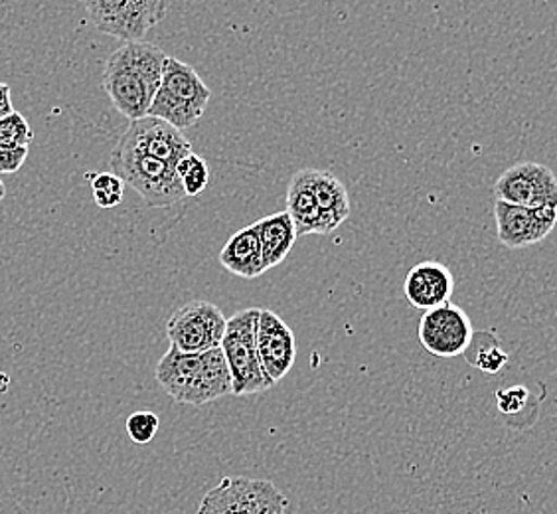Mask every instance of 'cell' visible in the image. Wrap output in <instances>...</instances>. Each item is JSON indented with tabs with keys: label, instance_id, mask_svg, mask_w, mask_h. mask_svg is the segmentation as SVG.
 <instances>
[{
	"label": "cell",
	"instance_id": "ba28073f",
	"mask_svg": "<svg viewBox=\"0 0 557 514\" xmlns=\"http://www.w3.org/2000/svg\"><path fill=\"white\" fill-rule=\"evenodd\" d=\"M227 317L210 301H193L172 313L166 336L172 348L183 354H202L222 346Z\"/></svg>",
	"mask_w": 557,
	"mask_h": 514
},
{
	"label": "cell",
	"instance_id": "44dd1931",
	"mask_svg": "<svg viewBox=\"0 0 557 514\" xmlns=\"http://www.w3.org/2000/svg\"><path fill=\"white\" fill-rule=\"evenodd\" d=\"M33 140V127L18 111H14L9 118L0 119V149H30Z\"/></svg>",
	"mask_w": 557,
	"mask_h": 514
},
{
	"label": "cell",
	"instance_id": "e0dca14e",
	"mask_svg": "<svg viewBox=\"0 0 557 514\" xmlns=\"http://www.w3.org/2000/svg\"><path fill=\"white\" fill-rule=\"evenodd\" d=\"M285 212L290 216L295 230H297V236H307V234L326 236L321 208H319V203H317L309 181L305 176V169L295 172L290 179Z\"/></svg>",
	"mask_w": 557,
	"mask_h": 514
},
{
	"label": "cell",
	"instance_id": "2e32d148",
	"mask_svg": "<svg viewBox=\"0 0 557 514\" xmlns=\"http://www.w3.org/2000/svg\"><path fill=\"white\" fill-rule=\"evenodd\" d=\"M305 176L309 181L312 194L321 208L322 222L326 228V234H333L336 228H341L346 218L350 216V196L348 191L333 172L305 169Z\"/></svg>",
	"mask_w": 557,
	"mask_h": 514
},
{
	"label": "cell",
	"instance_id": "ffe728a7",
	"mask_svg": "<svg viewBox=\"0 0 557 514\" xmlns=\"http://www.w3.org/2000/svg\"><path fill=\"white\" fill-rule=\"evenodd\" d=\"M176 174H178V179H181L186 198L205 193L208 181H210L208 164H206L205 159H202L200 155H196V152L186 155L183 161L176 164Z\"/></svg>",
	"mask_w": 557,
	"mask_h": 514
},
{
	"label": "cell",
	"instance_id": "277c9868",
	"mask_svg": "<svg viewBox=\"0 0 557 514\" xmlns=\"http://www.w3.org/2000/svg\"><path fill=\"white\" fill-rule=\"evenodd\" d=\"M210 96V87L206 86L205 79L193 65L184 64L178 58L169 56L161 86L147 118L166 121L178 131L194 127L205 118Z\"/></svg>",
	"mask_w": 557,
	"mask_h": 514
},
{
	"label": "cell",
	"instance_id": "5bb4252c",
	"mask_svg": "<svg viewBox=\"0 0 557 514\" xmlns=\"http://www.w3.org/2000/svg\"><path fill=\"white\" fill-rule=\"evenodd\" d=\"M455 291V278L440 261H421L409 269L404 281V293L411 307L428 313L447 305Z\"/></svg>",
	"mask_w": 557,
	"mask_h": 514
},
{
	"label": "cell",
	"instance_id": "5b68a950",
	"mask_svg": "<svg viewBox=\"0 0 557 514\" xmlns=\"http://www.w3.org/2000/svg\"><path fill=\"white\" fill-rule=\"evenodd\" d=\"M259 313L261 309L251 307L227 319L222 351L232 375L234 396H253L273 388L259 356Z\"/></svg>",
	"mask_w": 557,
	"mask_h": 514
},
{
	"label": "cell",
	"instance_id": "6da1fadb",
	"mask_svg": "<svg viewBox=\"0 0 557 514\" xmlns=\"http://www.w3.org/2000/svg\"><path fill=\"white\" fill-rule=\"evenodd\" d=\"M169 56L150 42L123 44L109 56L103 89L123 118L139 121L149 115L161 86Z\"/></svg>",
	"mask_w": 557,
	"mask_h": 514
},
{
	"label": "cell",
	"instance_id": "9a60e30c",
	"mask_svg": "<svg viewBox=\"0 0 557 514\" xmlns=\"http://www.w3.org/2000/svg\"><path fill=\"white\" fill-rule=\"evenodd\" d=\"M220 264L230 273L244 279H256L268 271L256 222L242 228L225 242V246L220 252Z\"/></svg>",
	"mask_w": 557,
	"mask_h": 514
},
{
	"label": "cell",
	"instance_id": "cb8c5ba5",
	"mask_svg": "<svg viewBox=\"0 0 557 514\" xmlns=\"http://www.w3.org/2000/svg\"><path fill=\"white\" fill-rule=\"evenodd\" d=\"M528 402H530V392L525 386H510L496 392V406L504 416H516L524 412Z\"/></svg>",
	"mask_w": 557,
	"mask_h": 514
},
{
	"label": "cell",
	"instance_id": "30bf717a",
	"mask_svg": "<svg viewBox=\"0 0 557 514\" xmlns=\"http://www.w3.org/2000/svg\"><path fill=\"white\" fill-rule=\"evenodd\" d=\"M419 343L433 356L455 358L469 348L474 329L469 315L461 307L447 303L423 313L419 321Z\"/></svg>",
	"mask_w": 557,
	"mask_h": 514
},
{
	"label": "cell",
	"instance_id": "3957f363",
	"mask_svg": "<svg viewBox=\"0 0 557 514\" xmlns=\"http://www.w3.org/2000/svg\"><path fill=\"white\" fill-rule=\"evenodd\" d=\"M111 172L117 174L150 208H169L186 198L176 167L152 157L121 137L111 152Z\"/></svg>",
	"mask_w": 557,
	"mask_h": 514
},
{
	"label": "cell",
	"instance_id": "ac0fdd59",
	"mask_svg": "<svg viewBox=\"0 0 557 514\" xmlns=\"http://www.w3.org/2000/svg\"><path fill=\"white\" fill-rule=\"evenodd\" d=\"M256 225H258L265 268H268V271L277 268L278 264H283L285 257L289 256L290 249L299 237L290 216L287 212L265 216V218L258 220Z\"/></svg>",
	"mask_w": 557,
	"mask_h": 514
},
{
	"label": "cell",
	"instance_id": "7c38bea8",
	"mask_svg": "<svg viewBox=\"0 0 557 514\" xmlns=\"http://www.w3.org/2000/svg\"><path fill=\"white\" fill-rule=\"evenodd\" d=\"M258 348L261 365L273 386L278 384L297 358L295 332L289 325L278 317L277 313L261 309L258 322Z\"/></svg>",
	"mask_w": 557,
	"mask_h": 514
},
{
	"label": "cell",
	"instance_id": "7a4b0ae2",
	"mask_svg": "<svg viewBox=\"0 0 557 514\" xmlns=\"http://www.w3.org/2000/svg\"><path fill=\"white\" fill-rule=\"evenodd\" d=\"M157 380L174 402L188 406H206L220 397L234 396L222 346L202 354H183L171 346L157 365Z\"/></svg>",
	"mask_w": 557,
	"mask_h": 514
},
{
	"label": "cell",
	"instance_id": "603a6c76",
	"mask_svg": "<svg viewBox=\"0 0 557 514\" xmlns=\"http://www.w3.org/2000/svg\"><path fill=\"white\" fill-rule=\"evenodd\" d=\"M159 428H161V421H159V416L152 412H135L127 419V433H129L131 441L137 445H147L154 440Z\"/></svg>",
	"mask_w": 557,
	"mask_h": 514
},
{
	"label": "cell",
	"instance_id": "4fadbf2b",
	"mask_svg": "<svg viewBox=\"0 0 557 514\" xmlns=\"http://www.w3.org/2000/svg\"><path fill=\"white\" fill-rule=\"evenodd\" d=\"M123 137L172 167H176L186 155L194 152L193 143L184 137L183 131L172 127L161 119L145 118L133 121Z\"/></svg>",
	"mask_w": 557,
	"mask_h": 514
},
{
	"label": "cell",
	"instance_id": "484cf974",
	"mask_svg": "<svg viewBox=\"0 0 557 514\" xmlns=\"http://www.w3.org/2000/svg\"><path fill=\"white\" fill-rule=\"evenodd\" d=\"M11 113H14V108H12L11 87L0 82V119L9 118Z\"/></svg>",
	"mask_w": 557,
	"mask_h": 514
},
{
	"label": "cell",
	"instance_id": "8992f818",
	"mask_svg": "<svg viewBox=\"0 0 557 514\" xmlns=\"http://www.w3.org/2000/svg\"><path fill=\"white\" fill-rule=\"evenodd\" d=\"M287 499L265 479L224 477L205 494L196 514H287Z\"/></svg>",
	"mask_w": 557,
	"mask_h": 514
},
{
	"label": "cell",
	"instance_id": "d4e9b609",
	"mask_svg": "<svg viewBox=\"0 0 557 514\" xmlns=\"http://www.w3.org/2000/svg\"><path fill=\"white\" fill-rule=\"evenodd\" d=\"M28 157V149L2 150L0 149V174H14L21 171Z\"/></svg>",
	"mask_w": 557,
	"mask_h": 514
},
{
	"label": "cell",
	"instance_id": "9c48e42d",
	"mask_svg": "<svg viewBox=\"0 0 557 514\" xmlns=\"http://www.w3.org/2000/svg\"><path fill=\"white\" fill-rule=\"evenodd\" d=\"M496 200L525 208L557 210V176L540 162H518L494 184Z\"/></svg>",
	"mask_w": 557,
	"mask_h": 514
},
{
	"label": "cell",
	"instance_id": "4316f807",
	"mask_svg": "<svg viewBox=\"0 0 557 514\" xmlns=\"http://www.w3.org/2000/svg\"><path fill=\"white\" fill-rule=\"evenodd\" d=\"M7 198V188H4V184L0 181V200H4Z\"/></svg>",
	"mask_w": 557,
	"mask_h": 514
},
{
	"label": "cell",
	"instance_id": "d6986e66",
	"mask_svg": "<svg viewBox=\"0 0 557 514\" xmlns=\"http://www.w3.org/2000/svg\"><path fill=\"white\" fill-rule=\"evenodd\" d=\"M469 365L479 368L484 375H498L508 365L510 356L494 332H474L469 348L462 354Z\"/></svg>",
	"mask_w": 557,
	"mask_h": 514
},
{
	"label": "cell",
	"instance_id": "8fae6325",
	"mask_svg": "<svg viewBox=\"0 0 557 514\" xmlns=\"http://www.w3.org/2000/svg\"><path fill=\"white\" fill-rule=\"evenodd\" d=\"M494 220L498 242L508 249H524L544 242L557 224V210L525 208L515 204L494 203Z\"/></svg>",
	"mask_w": 557,
	"mask_h": 514
},
{
	"label": "cell",
	"instance_id": "7402d4cb",
	"mask_svg": "<svg viewBox=\"0 0 557 514\" xmlns=\"http://www.w3.org/2000/svg\"><path fill=\"white\" fill-rule=\"evenodd\" d=\"M91 181V191H94V200L99 208L111 210L123 203L125 196V183L113 172H91L87 176Z\"/></svg>",
	"mask_w": 557,
	"mask_h": 514
},
{
	"label": "cell",
	"instance_id": "52a82bcc",
	"mask_svg": "<svg viewBox=\"0 0 557 514\" xmlns=\"http://www.w3.org/2000/svg\"><path fill=\"white\" fill-rule=\"evenodd\" d=\"M86 11L99 33L131 44L143 42L166 16L169 4L164 0H89Z\"/></svg>",
	"mask_w": 557,
	"mask_h": 514
}]
</instances>
